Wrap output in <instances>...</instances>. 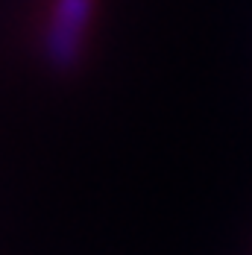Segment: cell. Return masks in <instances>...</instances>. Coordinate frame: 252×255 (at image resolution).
<instances>
[{"mask_svg":"<svg viewBox=\"0 0 252 255\" xmlns=\"http://www.w3.org/2000/svg\"><path fill=\"white\" fill-rule=\"evenodd\" d=\"M91 15H94V0H56L53 3V18L44 35V56L50 68L56 71L76 68Z\"/></svg>","mask_w":252,"mask_h":255,"instance_id":"1","label":"cell"}]
</instances>
